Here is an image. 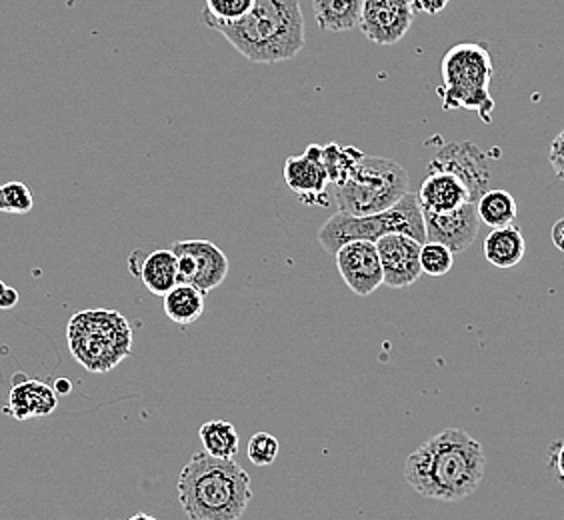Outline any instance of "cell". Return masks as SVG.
I'll use <instances>...</instances> for the list:
<instances>
[{
    "label": "cell",
    "instance_id": "cell-1",
    "mask_svg": "<svg viewBox=\"0 0 564 520\" xmlns=\"http://www.w3.org/2000/svg\"><path fill=\"white\" fill-rule=\"evenodd\" d=\"M485 448L463 429L434 434L406 458L404 480L424 499L458 502L485 478Z\"/></svg>",
    "mask_w": 564,
    "mask_h": 520
},
{
    "label": "cell",
    "instance_id": "cell-2",
    "mask_svg": "<svg viewBox=\"0 0 564 520\" xmlns=\"http://www.w3.org/2000/svg\"><path fill=\"white\" fill-rule=\"evenodd\" d=\"M176 490L188 520H240L252 500L249 473L235 458L223 461L205 451L183 466Z\"/></svg>",
    "mask_w": 564,
    "mask_h": 520
},
{
    "label": "cell",
    "instance_id": "cell-3",
    "mask_svg": "<svg viewBox=\"0 0 564 520\" xmlns=\"http://www.w3.org/2000/svg\"><path fill=\"white\" fill-rule=\"evenodd\" d=\"M230 46L254 65L293 61L304 48V17L299 0H257L252 11L232 24H215Z\"/></svg>",
    "mask_w": 564,
    "mask_h": 520
},
{
    "label": "cell",
    "instance_id": "cell-4",
    "mask_svg": "<svg viewBox=\"0 0 564 520\" xmlns=\"http://www.w3.org/2000/svg\"><path fill=\"white\" fill-rule=\"evenodd\" d=\"M68 350L88 372L105 375L131 357L134 333L127 316L110 308L76 313L66 326Z\"/></svg>",
    "mask_w": 564,
    "mask_h": 520
},
{
    "label": "cell",
    "instance_id": "cell-5",
    "mask_svg": "<svg viewBox=\"0 0 564 520\" xmlns=\"http://www.w3.org/2000/svg\"><path fill=\"white\" fill-rule=\"evenodd\" d=\"M443 85L438 97L445 110H470L482 122H492L495 100L490 97V83L495 76L492 56L482 43L455 44L441 65Z\"/></svg>",
    "mask_w": 564,
    "mask_h": 520
},
{
    "label": "cell",
    "instance_id": "cell-6",
    "mask_svg": "<svg viewBox=\"0 0 564 520\" xmlns=\"http://www.w3.org/2000/svg\"><path fill=\"white\" fill-rule=\"evenodd\" d=\"M392 232H402L419 242H426L423 208L419 196L406 193L397 205L367 217H355L338 210L337 215H333L321 227L316 239L328 254L335 257V252L350 240L377 242Z\"/></svg>",
    "mask_w": 564,
    "mask_h": 520
},
{
    "label": "cell",
    "instance_id": "cell-7",
    "mask_svg": "<svg viewBox=\"0 0 564 520\" xmlns=\"http://www.w3.org/2000/svg\"><path fill=\"white\" fill-rule=\"evenodd\" d=\"M411 176L404 166L382 156L365 154L345 183L335 186L340 213L355 217L377 215L397 205L409 193Z\"/></svg>",
    "mask_w": 564,
    "mask_h": 520
},
{
    "label": "cell",
    "instance_id": "cell-8",
    "mask_svg": "<svg viewBox=\"0 0 564 520\" xmlns=\"http://www.w3.org/2000/svg\"><path fill=\"white\" fill-rule=\"evenodd\" d=\"M173 252L178 262V279L193 284L203 293H210L227 279V254L210 240H178L174 242Z\"/></svg>",
    "mask_w": 564,
    "mask_h": 520
},
{
    "label": "cell",
    "instance_id": "cell-9",
    "mask_svg": "<svg viewBox=\"0 0 564 520\" xmlns=\"http://www.w3.org/2000/svg\"><path fill=\"white\" fill-rule=\"evenodd\" d=\"M429 173L455 174L467 186L473 203H478V198L490 191L489 156L475 142L445 144L434 154Z\"/></svg>",
    "mask_w": 564,
    "mask_h": 520
},
{
    "label": "cell",
    "instance_id": "cell-10",
    "mask_svg": "<svg viewBox=\"0 0 564 520\" xmlns=\"http://www.w3.org/2000/svg\"><path fill=\"white\" fill-rule=\"evenodd\" d=\"M414 14L411 0H362L358 29L370 43L392 46L411 31Z\"/></svg>",
    "mask_w": 564,
    "mask_h": 520
},
{
    "label": "cell",
    "instance_id": "cell-11",
    "mask_svg": "<svg viewBox=\"0 0 564 520\" xmlns=\"http://www.w3.org/2000/svg\"><path fill=\"white\" fill-rule=\"evenodd\" d=\"M340 279L357 296H369L384 284L377 242L350 240L335 252Z\"/></svg>",
    "mask_w": 564,
    "mask_h": 520
},
{
    "label": "cell",
    "instance_id": "cell-12",
    "mask_svg": "<svg viewBox=\"0 0 564 520\" xmlns=\"http://www.w3.org/2000/svg\"><path fill=\"white\" fill-rule=\"evenodd\" d=\"M284 183L304 205H328V173L323 163V147L311 144L303 154L289 156L282 166Z\"/></svg>",
    "mask_w": 564,
    "mask_h": 520
},
{
    "label": "cell",
    "instance_id": "cell-13",
    "mask_svg": "<svg viewBox=\"0 0 564 520\" xmlns=\"http://www.w3.org/2000/svg\"><path fill=\"white\" fill-rule=\"evenodd\" d=\"M421 247L423 242L402 232L377 240L384 284L389 289H406L421 279Z\"/></svg>",
    "mask_w": 564,
    "mask_h": 520
},
{
    "label": "cell",
    "instance_id": "cell-14",
    "mask_svg": "<svg viewBox=\"0 0 564 520\" xmlns=\"http://www.w3.org/2000/svg\"><path fill=\"white\" fill-rule=\"evenodd\" d=\"M423 218L426 240L441 242L455 254L465 252L477 240L478 227H480L477 203H467L445 215L423 210Z\"/></svg>",
    "mask_w": 564,
    "mask_h": 520
},
{
    "label": "cell",
    "instance_id": "cell-15",
    "mask_svg": "<svg viewBox=\"0 0 564 520\" xmlns=\"http://www.w3.org/2000/svg\"><path fill=\"white\" fill-rule=\"evenodd\" d=\"M58 407V394L56 390L46 384L43 380L26 379V377H14L11 394H9V407L2 412L11 414L17 421H29V419H43L53 414Z\"/></svg>",
    "mask_w": 564,
    "mask_h": 520
},
{
    "label": "cell",
    "instance_id": "cell-16",
    "mask_svg": "<svg viewBox=\"0 0 564 520\" xmlns=\"http://www.w3.org/2000/svg\"><path fill=\"white\" fill-rule=\"evenodd\" d=\"M131 272L156 296H164L181 282L178 262L173 249H159L152 252L134 250L131 254Z\"/></svg>",
    "mask_w": 564,
    "mask_h": 520
},
{
    "label": "cell",
    "instance_id": "cell-17",
    "mask_svg": "<svg viewBox=\"0 0 564 520\" xmlns=\"http://www.w3.org/2000/svg\"><path fill=\"white\" fill-rule=\"evenodd\" d=\"M416 196L423 210L436 215L453 213L456 208L473 203L465 183L458 181L455 174L448 173H429Z\"/></svg>",
    "mask_w": 564,
    "mask_h": 520
},
{
    "label": "cell",
    "instance_id": "cell-18",
    "mask_svg": "<svg viewBox=\"0 0 564 520\" xmlns=\"http://www.w3.org/2000/svg\"><path fill=\"white\" fill-rule=\"evenodd\" d=\"M482 249H485V259L489 260L492 267L509 271L517 264H521L522 259L527 257V240L517 225L490 228Z\"/></svg>",
    "mask_w": 564,
    "mask_h": 520
},
{
    "label": "cell",
    "instance_id": "cell-19",
    "mask_svg": "<svg viewBox=\"0 0 564 520\" xmlns=\"http://www.w3.org/2000/svg\"><path fill=\"white\" fill-rule=\"evenodd\" d=\"M205 294L207 293H203L193 284L178 282L163 296L164 315L174 325H195L196 321L205 315Z\"/></svg>",
    "mask_w": 564,
    "mask_h": 520
},
{
    "label": "cell",
    "instance_id": "cell-20",
    "mask_svg": "<svg viewBox=\"0 0 564 520\" xmlns=\"http://www.w3.org/2000/svg\"><path fill=\"white\" fill-rule=\"evenodd\" d=\"M316 24L325 33H348L357 29L362 0H313Z\"/></svg>",
    "mask_w": 564,
    "mask_h": 520
},
{
    "label": "cell",
    "instance_id": "cell-21",
    "mask_svg": "<svg viewBox=\"0 0 564 520\" xmlns=\"http://www.w3.org/2000/svg\"><path fill=\"white\" fill-rule=\"evenodd\" d=\"M477 213L482 225H487L489 228H502L514 225L517 215H519V206H517L514 196L507 191L490 188L478 198Z\"/></svg>",
    "mask_w": 564,
    "mask_h": 520
},
{
    "label": "cell",
    "instance_id": "cell-22",
    "mask_svg": "<svg viewBox=\"0 0 564 520\" xmlns=\"http://www.w3.org/2000/svg\"><path fill=\"white\" fill-rule=\"evenodd\" d=\"M203 451L223 461H232L239 453V433L227 421H208L198 429Z\"/></svg>",
    "mask_w": 564,
    "mask_h": 520
},
{
    "label": "cell",
    "instance_id": "cell-23",
    "mask_svg": "<svg viewBox=\"0 0 564 520\" xmlns=\"http://www.w3.org/2000/svg\"><path fill=\"white\" fill-rule=\"evenodd\" d=\"M365 152L357 147H345L338 142H328L323 147V163H325L326 173L330 185L337 186L345 183L350 173L357 169V164L362 161Z\"/></svg>",
    "mask_w": 564,
    "mask_h": 520
},
{
    "label": "cell",
    "instance_id": "cell-24",
    "mask_svg": "<svg viewBox=\"0 0 564 520\" xmlns=\"http://www.w3.org/2000/svg\"><path fill=\"white\" fill-rule=\"evenodd\" d=\"M257 0H205V11L200 12V22L213 29L215 24H232L245 19Z\"/></svg>",
    "mask_w": 564,
    "mask_h": 520
},
{
    "label": "cell",
    "instance_id": "cell-25",
    "mask_svg": "<svg viewBox=\"0 0 564 520\" xmlns=\"http://www.w3.org/2000/svg\"><path fill=\"white\" fill-rule=\"evenodd\" d=\"M455 264V252L446 249L441 242H431L426 240L421 247V269L423 274L429 277H446L453 271Z\"/></svg>",
    "mask_w": 564,
    "mask_h": 520
},
{
    "label": "cell",
    "instance_id": "cell-26",
    "mask_svg": "<svg viewBox=\"0 0 564 520\" xmlns=\"http://www.w3.org/2000/svg\"><path fill=\"white\" fill-rule=\"evenodd\" d=\"M34 206L31 188L21 181H11L0 185V213L7 215H26Z\"/></svg>",
    "mask_w": 564,
    "mask_h": 520
},
{
    "label": "cell",
    "instance_id": "cell-27",
    "mask_svg": "<svg viewBox=\"0 0 564 520\" xmlns=\"http://www.w3.org/2000/svg\"><path fill=\"white\" fill-rule=\"evenodd\" d=\"M281 443L271 433H257L250 436L247 446V456L250 463L257 466H271L279 458Z\"/></svg>",
    "mask_w": 564,
    "mask_h": 520
},
{
    "label": "cell",
    "instance_id": "cell-28",
    "mask_svg": "<svg viewBox=\"0 0 564 520\" xmlns=\"http://www.w3.org/2000/svg\"><path fill=\"white\" fill-rule=\"evenodd\" d=\"M549 161H551L556 178L564 181V129L554 137L551 152H549Z\"/></svg>",
    "mask_w": 564,
    "mask_h": 520
},
{
    "label": "cell",
    "instance_id": "cell-29",
    "mask_svg": "<svg viewBox=\"0 0 564 520\" xmlns=\"http://www.w3.org/2000/svg\"><path fill=\"white\" fill-rule=\"evenodd\" d=\"M411 2H413L414 11L434 17V14L445 11L451 0H411Z\"/></svg>",
    "mask_w": 564,
    "mask_h": 520
},
{
    "label": "cell",
    "instance_id": "cell-30",
    "mask_svg": "<svg viewBox=\"0 0 564 520\" xmlns=\"http://www.w3.org/2000/svg\"><path fill=\"white\" fill-rule=\"evenodd\" d=\"M19 293L9 286V284H4V282L0 281V308L2 311H9V308H14L17 304H19Z\"/></svg>",
    "mask_w": 564,
    "mask_h": 520
},
{
    "label": "cell",
    "instance_id": "cell-31",
    "mask_svg": "<svg viewBox=\"0 0 564 520\" xmlns=\"http://www.w3.org/2000/svg\"><path fill=\"white\" fill-rule=\"evenodd\" d=\"M551 466H553L556 477L561 478L564 483V441L553 446V451H551Z\"/></svg>",
    "mask_w": 564,
    "mask_h": 520
},
{
    "label": "cell",
    "instance_id": "cell-32",
    "mask_svg": "<svg viewBox=\"0 0 564 520\" xmlns=\"http://www.w3.org/2000/svg\"><path fill=\"white\" fill-rule=\"evenodd\" d=\"M551 239H553L554 249L564 252V218L554 223L553 230H551Z\"/></svg>",
    "mask_w": 564,
    "mask_h": 520
},
{
    "label": "cell",
    "instance_id": "cell-33",
    "mask_svg": "<svg viewBox=\"0 0 564 520\" xmlns=\"http://www.w3.org/2000/svg\"><path fill=\"white\" fill-rule=\"evenodd\" d=\"M53 389L56 390V394H68V392L73 390V384H70V380L68 379H58L55 384H53Z\"/></svg>",
    "mask_w": 564,
    "mask_h": 520
},
{
    "label": "cell",
    "instance_id": "cell-34",
    "mask_svg": "<svg viewBox=\"0 0 564 520\" xmlns=\"http://www.w3.org/2000/svg\"><path fill=\"white\" fill-rule=\"evenodd\" d=\"M127 520H159L156 517H152L149 512H137V514H132Z\"/></svg>",
    "mask_w": 564,
    "mask_h": 520
}]
</instances>
